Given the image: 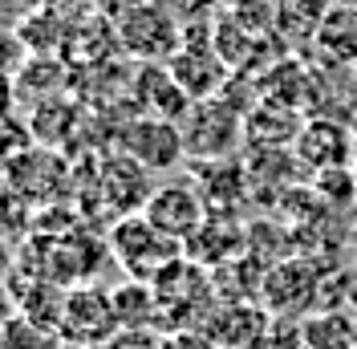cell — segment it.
I'll list each match as a JSON object with an SVG mask.
<instances>
[{
    "instance_id": "1",
    "label": "cell",
    "mask_w": 357,
    "mask_h": 349,
    "mask_svg": "<svg viewBox=\"0 0 357 349\" xmlns=\"http://www.w3.org/2000/svg\"><path fill=\"white\" fill-rule=\"evenodd\" d=\"M114 37L134 61H171L183 49V21L167 0H134L118 13Z\"/></svg>"
},
{
    "instance_id": "2",
    "label": "cell",
    "mask_w": 357,
    "mask_h": 349,
    "mask_svg": "<svg viewBox=\"0 0 357 349\" xmlns=\"http://www.w3.org/2000/svg\"><path fill=\"white\" fill-rule=\"evenodd\" d=\"M183 138L191 158H227L244 138V110H236L223 94L199 98L191 114L183 118Z\"/></svg>"
},
{
    "instance_id": "3",
    "label": "cell",
    "mask_w": 357,
    "mask_h": 349,
    "mask_svg": "<svg viewBox=\"0 0 357 349\" xmlns=\"http://www.w3.org/2000/svg\"><path fill=\"white\" fill-rule=\"evenodd\" d=\"M122 154H130L138 167L151 174L178 167L187 154V138H183V122L171 118H155V114H138L130 126L122 131Z\"/></svg>"
},
{
    "instance_id": "4",
    "label": "cell",
    "mask_w": 357,
    "mask_h": 349,
    "mask_svg": "<svg viewBox=\"0 0 357 349\" xmlns=\"http://www.w3.org/2000/svg\"><path fill=\"white\" fill-rule=\"evenodd\" d=\"M142 216L151 219L162 236L183 244L211 219V207H207V199H203V191L195 183H162V187L151 191Z\"/></svg>"
},
{
    "instance_id": "5",
    "label": "cell",
    "mask_w": 357,
    "mask_h": 349,
    "mask_svg": "<svg viewBox=\"0 0 357 349\" xmlns=\"http://www.w3.org/2000/svg\"><path fill=\"white\" fill-rule=\"evenodd\" d=\"M296 163H305L309 171H329V167H349L357 154V134L341 118H321L312 114L296 134Z\"/></svg>"
},
{
    "instance_id": "6",
    "label": "cell",
    "mask_w": 357,
    "mask_h": 349,
    "mask_svg": "<svg viewBox=\"0 0 357 349\" xmlns=\"http://www.w3.org/2000/svg\"><path fill=\"white\" fill-rule=\"evenodd\" d=\"M130 89H134V102L142 106V114L171 118V122H183L191 114V106H195V98L178 86V77L171 73L167 61H138Z\"/></svg>"
},
{
    "instance_id": "7",
    "label": "cell",
    "mask_w": 357,
    "mask_h": 349,
    "mask_svg": "<svg viewBox=\"0 0 357 349\" xmlns=\"http://www.w3.org/2000/svg\"><path fill=\"white\" fill-rule=\"evenodd\" d=\"M114 252H118V260L126 264L130 272L155 276V272L167 268L162 260L175 252V240L162 236L146 216H134V219H126V223H118V232H114Z\"/></svg>"
},
{
    "instance_id": "8",
    "label": "cell",
    "mask_w": 357,
    "mask_h": 349,
    "mask_svg": "<svg viewBox=\"0 0 357 349\" xmlns=\"http://www.w3.org/2000/svg\"><path fill=\"white\" fill-rule=\"evenodd\" d=\"M167 66H171V73L178 77V86L187 89L195 102H199V98H215V94L227 86V77L236 73V69H227V61L215 53V45H183Z\"/></svg>"
},
{
    "instance_id": "9",
    "label": "cell",
    "mask_w": 357,
    "mask_h": 349,
    "mask_svg": "<svg viewBox=\"0 0 357 349\" xmlns=\"http://www.w3.org/2000/svg\"><path fill=\"white\" fill-rule=\"evenodd\" d=\"M305 126V114L289 102L260 98L244 118V138L252 147H296V134Z\"/></svg>"
},
{
    "instance_id": "10",
    "label": "cell",
    "mask_w": 357,
    "mask_h": 349,
    "mask_svg": "<svg viewBox=\"0 0 357 349\" xmlns=\"http://www.w3.org/2000/svg\"><path fill=\"white\" fill-rule=\"evenodd\" d=\"M312 49L325 57V66L349 69L357 61V8L354 4H329L312 33Z\"/></svg>"
},
{
    "instance_id": "11",
    "label": "cell",
    "mask_w": 357,
    "mask_h": 349,
    "mask_svg": "<svg viewBox=\"0 0 357 349\" xmlns=\"http://www.w3.org/2000/svg\"><path fill=\"white\" fill-rule=\"evenodd\" d=\"M301 341L305 349H357L354 341V313H325V317H312L309 325L301 329Z\"/></svg>"
},
{
    "instance_id": "12",
    "label": "cell",
    "mask_w": 357,
    "mask_h": 349,
    "mask_svg": "<svg viewBox=\"0 0 357 349\" xmlns=\"http://www.w3.org/2000/svg\"><path fill=\"white\" fill-rule=\"evenodd\" d=\"M231 13L256 37H276V0H236Z\"/></svg>"
},
{
    "instance_id": "13",
    "label": "cell",
    "mask_w": 357,
    "mask_h": 349,
    "mask_svg": "<svg viewBox=\"0 0 357 349\" xmlns=\"http://www.w3.org/2000/svg\"><path fill=\"white\" fill-rule=\"evenodd\" d=\"M312 187H317V195H325L329 203H349V199H357V179L349 167L312 171Z\"/></svg>"
},
{
    "instance_id": "14",
    "label": "cell",
    "mask_w": 357,
    "mask_h": 349,
    "mask_svg": "<svg viewBox=\"0 0 357 349\" xmlns=\"http://www.w3.org/2000/svg\"><path fill=\"white\" fill-rule=\"evenodd\" d=\"M268 281H272V284H264V292H276V284L284 281V268H276ZM292 292H296V297H292L296 305L312 297V276H309V268H305V264H292ZM272 309H276V313H289V301H272Z\"/></svg>"
},
{
    "instance_id": "15",
    "label": "cell",
    "mask_w": 357,
    "mask_h": 349,
    "mask_svg": "<svg viewBox=\"0 0 357 349\" xmlns=\"http://www.w3.org/2000/svg\"><path fill=\"white\" fill-rule=\"evenodd\" d=\"M29 61V45L21 41V33H0V73H21Z\"/></svg>"
},
{
    "instance_id": "16",
    "label": "cell",
    "mask_w": 357,
    "mask_h": 349,
    "mask_svg": "<svg viewBox=\"0 0 357 349\" xmlns=\"http://www.w3.org/2000/svg\"><path fill=\"white\" fill-rule=\"evenodd\" d=\"M158 349H215V341L203 337V333H178V337H171V341H162Z\"/></svg>"
},
{
    "instance_id": "17",
    "label": "cell",
    "mask_w": 357,
    "mask_h": 349,
    "mask_svg": "<svg viewBox=\"0 0 357 349\" xmlns=\"http://www.w3.org/2000/svg\"><path fill=\"white\" fill-rule=\"evenodd\" d=\"M345 313H354L357 317V281L345 284Z\"/></svg>"
},
{
    "instance_id": "18",
    "label": "cell",
    "mask_w": 357,
    "mask_h": 349,
    "mask_svg": "<svg viewBox=\"0 0 357 349\" xmlns=\"http://www.w3.org/2000/svg\"><path fill=\"white\" fill-rule=\"evenodd\" d=\"M349 171H354V179H357V154H354V163H349Z\"/></svg>"
},
{
    "instance_id": "19",
    "label": "cell",
    "mask_w": 357,
    "mask_h": 349,
    "mask_svg": "<svg viewBox=\"0 0 357 349\" xmlns=\"http://www.w3.org/2000/svg\"><path fill=\"white\" fill-rule=\"evenodd\" d=\"M349 73H354V86H357V61H354V66H349Z\"/></svg>"
},
{
    "instance_id": "20",
    "label": "cell",
    "mask_w": 357,
    "mask_h": 349,
    "mask_svg": "<svg viewBox=\"0 0 357 349\" xmlns=\"http://www.w3.org/2000/svg\"><path fill=\"white\" fill-rule=\"evenodd\" d=\"M337 4H354V8H357V0H337Z\"/></svg>"
},
{
    "instance_id": "21",
    "label": "cell",
    "mask_w": 357,
    "mask_h": 349,
    "mask_svg": "<svg viewBox=\"0 0 357 349\" xmlns=\"http://www.w3.org/2000/svg\"><path fill=\"white\" fill-rule=\"evenodd\" d=\"M354 341H357V317H354Z\"/></svg>"
}]
</instances>
